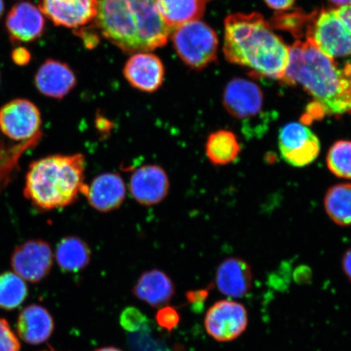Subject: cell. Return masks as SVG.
<instances>
[{"instance_id":"5b68a950","label":"cell","mask_w":351,"mask_h":351,"mask_svg":"<svg viewBox=\"0 0 351 351\" xmlns=\"http://www.w3.org/2000/svg\"><path fill=\"white\" fill-rule=\"evenodd\" d=\"M173 45L183 62L202 69L217 59V33L204 22L197 20L174 28Z\"/></svg>"},{"instance_id":"d590c367","label":"cell","mask_w":351,"mask_h":351,"mask_svg":"<svg viewBox=\"0 0 351 351\" xmlns=\"http://www.w3.org/2000/svg\"><path fill=\"white\" fill-rule=\"evenodd\" d=\"M343 71L345 76L348 79L350 82V85L351 86V62L346 63L345 64L344 69L342 70Z\"/></svg>"},{"instance_id":"4fadbf2b","label":"cell","mask_w":351,"mask_h":351,"mask_svg":"<svg viewBox=\"0 0 351 351\" xmlns=\"http://www.w3.org/2000/svg\"><path fill=\"white\" fill-rule=\"evenodd\" d=\"M98 0H41L39 10L56 25L79 28L95 19Z\"/></svg>"},{"instance_id":"3957f363","label":"cell","mask_w":351,"mask_h":351,"mask_svg":"<svg viewBox=\"0 0 351 351\" xmlns=\"http://www.w3.org/2000/svg\"><path fill=\"white\" fill-rule=\"evenodd\" d=\"M285 84H300L328 116L351 113V86L335 60L313 40L297 41L289 47Z\"/></svg>"},{"instance_id":"f1b7e54d","label":"cell","mask_w":351,"mask_h":351,"mask_svg":"<svg viewBox=\"0 0 351 351\" xmlns=\"http://www.w3.org/2000/svg\"><path fill=\"white\" fill-rule=\"evenodd\" d=\"M20 343L5 319H0V351H20Z\"/></svg>"},{"instance_id":"277c9868","label":"cell","mask_w":351,"mask_h":351,"mask_svg":"<svg viewBox=\"0 0 351 351\" xmlns=\"http://www.w3.org/2000/svg\"><path fill=\"white\" fill-rule=\"evenodd\" d=\"M85 172L86 158L82 154L42 158L29 166L24 195L39 209L67 207L82 194Z\"/></svg>"},{"instance_id":"cb8c5ba5","label":"cell","mask_w":351,"mask_h":351,"mask_svg":"<svg viewBox=\"0 0 351 351\" xmlns=\"http://www.w3.org/2000/svg\"><path fill=\"white\" fill-rule=\"evenodd\" d=\"M328 216L340 226H351V184H339L328 189L324 197Z\"/></svg>"},{"instance_id":"4dcf8cb0","label":"cell","mask_w":351,"mask_h":351,"mask_svg":"<svg viewBox=\"0 0 351 351\" xmlns=\"http://www.w3.org/2000/svg\"><path fill=\"white\" fill-rule=\"evenodd\" d=\"M265 2L273 10L285 12L291 10L295 0H265Z\"/></svg>"},{"instance_id":"5bb4252c","label":"cell","mask_w":351,"mask_h":351,"mask_svg":"<svg viewBox=\"0 0 351 351\" xmlns=\"http://www.w3.org/2000/svg\"><path fill=\"white\" fill-rule=\"evenodd\" d=\"M82 194L86 195L92 208L108 213L120 208L126 197V186L120 174L105 173L92 180L90 185L83 186Z\"/></svg>"},{"instance_id":"8d00e7d4","label":"cell","mask_w":351,"mask_h":351,"mask_svg":"<svg viewBox=\"0 0 351 351\" xmlns=\"http://www.w3.org/2000/svg\"><path fill=\"white\" fill-rule=\"evenodd\" d=\"M95 351H122L120 349H117L115 348H101L99 350H95Z\"/></svg>"},{"instance_id":"d6a6232c","label":"cell","mask_w":351,"mask_h":351,"mask_svg":"<svg viewBox=\"0 0 351 351\" xmlns=\"http://www.w3.org/2000/svg\"><path fill=\"white\" fill-rule=\"evenodd\" d=\"M337 13L351 35V4L350 5L341 6L339 10H337Z\"/></svg>"},{"instance_id":"603a6c76","label":"cell","mask_w":351,"mask_h":351,"mask_svg":"<svg viewBox=\"0 0 351 351\" xmlns=\"http://www.w3.org/2000/svg\"><path fill=\"white\" fill-rule=\"evenodd\" d=\"M208 159L214 165H227L239 156L241 146L232 132L219 130L210 134L205 144Z\"/></svg>"},{"instance_id":"74e56055","label":"cell","mask_w":351,"mask_h":351,"mask_svg":"<svg viewBox=\"0 0 351 351\" xmlns=\"http://www.w3.org/2000/svg\"><path fill=\"white\" fill-rule=\"evenodd\" d=\"M4 12V5L3 0H0V19H1Z\"/></svg>"},{"instance_id":"ba28073f","label":"cell","mask_w":351,"mask_h":351,"mask_svg":"<svg viewBox=\"0 0 351 351\" xmlns=\"http://www.w3.org/2000/svg\"><path fill=\"white\" fill-rule=\"evenodd\" d=\"M278 143L283 159L298 168L313 163L320 152L317 136L302 123L284 125L280 130Z\"/></svg>"},{"instance_id":"8fae6325","label":"cell","mask_w":351,"mask_h":351,"mask_svg":"<svg viewBox=\"0 0 351 351\" xmlns=\"http://www.w3.org/2000/svg\"><path fill=\"white\" fill-rule=\"evenodd\" d=\"M223 105L236 119L251 120L262 111L263 94L256 83L244 78H234L223 90Z\"/></svg>"},{"instance_id":"484cf974","label":"cell","mask_w":351,"mask_h":351,"mask_svg":"<svg viewBox=\"0 0 351 351\" xmlns=\"http://www.w3.org/2000/svg\"><path fill=\"white\" fill-rule=\"evenodd\" d=\"M41 138L38 137L14 146L0 144V193L12 181L13 176L19 170V159L22 154L34 147Z\"/></svg>"},{"instance_id":"4316f807","label":"cell","mask_w":351,"mask_h":351,"mask_svg":"<svg viewBox=\"0 0 351 351\" xmlns=\"http://www.w3.org/2000/svg\"><path fill=\"white\" fill-rule=\"evenodd\" d=\"M27 287L15 273L0 275V307L12 310L16 308L27 296Z\"/></svg>"},{"instance_id":"1f68e13d","label":"cell","mask_w":351,"mask_h":351,"mask_svg":"<svg viewBox=\"0 0 351 351\" xmlns=\"http://www.w3.org/2000/svg\"><path fill=\"white\" fill-rule=\"evenodd\" d=\"M12 60L16 64L25 65L28 64L30 60L29 52L24 47L16 48V49L13 51Z\"/></svg>"},{"instance_id":"6da1fadb","label":"cell","mask_w":351,"mask_h":351,"mask_svg":"<svg viewBox=\"0 0 351 351\" xmlns=\"http://www.w3.org/2000/svg\"><path fill=\"white\" fill-rule=\"evenodd\" d=\"M223 51L230 63L251 69L253 75L284 82L289 47L260 13L226 17Z\"/></svg>"},{"instance_id":"836d02e7","label":"cell","mask_w":351,"mask_h":351,"mask_svg":"<svg viewBox=\"0 0 351 351\" xmlns=\"http://www.w3.org/2000/svg\"><path fill=\"white\" fill-rule=\"evenodd\" d=\"M342 269H343L346 278L351 282V248L343 254L341 260Z\"/></svg>"},{"instance_id":"2e32d148","label":"cell","mask_w":351,"mask_h":351,"mask_svg":"<svg viewBox=\"0 0 351 351\" xmlns=\"http://www.w3.org/2000/svg\"><path fill=\"white\" fill-rule=\"evenodd\" d=\"M6 26L13 42L28 43L41 36L45 21L39 8L29 2H21L8 12Z\"/></svg>"},{"instance_id":"44dd1931","label":"cell","mask_w":351,"mask_h":351,"mask_svg":"<svg viewBox=\"0 0 351 351\" xmlns=\"http://www.w3.org/2000/svg\"><path fill=\"white\" fill-rule=\"evenodd\" d=\"M210 0H156L162 19L170 29L197 21L204 16Z\"/></svg>"},{"instance_id":"52a82bcc","label":"cell","mask_w":351,"mask_h":351,"mask_svg":"<svg viewBox=\"0 0 351 351\" xmlns=\"http://www.w3.org/2000/svg\"><path fill=\"white\" fill-rule=\"evenodd\" d=\"M320 51L335 58L351 56V35L336 10L318 11L308 37Z\"/></svg>"},{"instance_id":"7402d4cb","label":"cell","mask_w":351,"mask_h":351,"mask_svg":"<svg viewBox=\"0 0 351 351\" xmlns=\"http://www.w3.org/2000/svg\"><path fill=\"white\" fill-rule=\"evenodd\" d=\"M91 252L86 241L75 236L64 238L57 245L56 260L61 269L77 273L84 269L90 261Z\"/></svg>"},{"instance_id":"9a60e30c","label":"cell","mask_w":351,"mask_h":351,"mask_svg":"<svg viewBox=\"0 0 351 351\" xmlns=\"http://www.w3.org/2000/svg\"><path fill=\"white\" fill-rule=\"evenodd\" d=\"M124 75L135 89L152 93L163 84L164 64L157 56L149 52H139L127 61Z\"/></svg>"},{"instance_id":"e0dca14e","label":"cell","mask_w":351,"mask_h":351,"mask_svg":"<svg viewBox=\"0 0 351 351\" xmlns=\"http://www.w3.org/2000/svg\"><path fill=\"white\" fill-rule=\"evenodd\" d=\"M216 285L219 291L227 297L239 298L247 295L253 285L251 266L243 258H226L217 267Z\"/></svg>"},{"instance_id":"83f0119b","label":"cell","mask_w":351,"mask_h":351,"mask_svg":"<svg viewBox=\"0 0 351 351\" xmlns=\"http://www.w3.org/2000/svg\"><path fill=\"white\" fill-rule=\"evenodd\" d=\"M326 161L329 171L336 177L351 179V141L339 140L333 143Z\"/></svg>"},{"instance_id":"ac0fdd59","label":"cell","mask_w":351,"mask_h":351,"mask_svg":"<svg viewBox=\"0 0 351 351\" xmlns=\"http://www.w3.org/2000/svg\"><path fill=\"white\" fill-rule=\"evenodd\" d=\"M34 82L43 95L61 99L75 87L77 79L67 64L47 60L38 70Z\"/></svg>"},{"instance_id":"30bf717a","label":"cell","mask_w":351,"mask_h":351,"mask_svg":"<svg viewBox=\"0 0 351 351\" xmlns=\"http://www.w3.org/2000/svg\"><path fill=\"white\" fill-rule=\"evenodd\" d=\"M11 265L15 274L30 282H39L50 273L53 253L45 241L29 240L12 253Z\"/></svg>"},{"instance_id":"8992f818","label":"cell","mask_w":351,"mask_h":351,"mask_svg":"<svg viewBox=\"0 0 351 351\" xmlns=\"http://www.w3.org/2000/svg\"><path fill=\"white\" fill-rule=\"evenodd\" d=\"M39 109L27 99H16L0 109V130L16 142H28L42 137Z\"/></svg>"},{"instance_id":"7c38bea8","label":"cell","mask_w":351,"mask_h":351,"mask_svg":"<svg viewBox=\"0 0 351 351\" xmlns=\"http://www.w3.org/2000/svg\"><path fill=\"white\" fill-rule=\"evenodd\" d=\"M170 181L168 173L157 165H146L136 169L130 180V191L138 204L153 206L168 196Z\"/></svg>"},{"instance_id":"d4e9b609","label":"cell","mask_w":351,"mask_h":351,"mask_svg":"<svg viewBox=\"0 0 351 351\" xmlns=\"http://www.w3.org/2000/svg\"><path fill=\"white\" fill-rule=\"evenodd\" d=\"M318 12L305 13L301 10L276 13L269 23L271 28L287 30L298 38L308 37Z\"/></svg>"},{"instance_id":"f546056e","label":"cell","mask_w":351,"mask_h":351,"mask_svg":"<svg viewBox=\"0 0 351 351\" xmlns=\"http://www.w3.org/2000/svg\"><path fill=\"white\" fill-rule=\"evenodd\" d=\"M158 320H159L162 326L169 329L177 324L178 317L173 310L166 308L160 311V313L158 315Z\"/></svg>"},{"instance_id":"d6986e66","label":"cell","mask_w":351,"mask_h":351,"mask_svg":"<svg viewBox=\"0 0 351 351\" xmlns=\"http://www.w3.org/2000/svg\"><path fill=\"white\" fill-rule=\"evenodd\" d=\"M54 322L44 307L30 305L21 311L17 322V332L21 339L30 345L46 341L53 332Z\"/></svg>"},{"instance_id":"ffe728a7","label":"cell","mask_w":351,"mask_h":351,"mask_svg":"<svg viewBox=\"0 0 351 351\" xmlns=\"http://www.w3.org/2000/svg\"><path fill=\"white\" fill-rule=\"evenodd\" d=\"M174 285L164 271L153 269L140 276L134 293L138 300L152 306H160L168 302L174 295Z\"/></svg>"},{"instance_id":"7a4b0ae2","label":"cell","mask_w":351,"mask_h":351,"mask_svg":"<svg viewBox=\"0 0 351 351\" xmlns=\"http://www.w3.org/2000/svg\"><path fill=\"white\" fill-rule=\"evenodd\" d=\"M95 20L105 38L130 53L165 46L171 32L156 0H98Z\"/></svg>"},{"instance_id":"9c48e42d","label":"cell","mask_w":351,"mask_h":351,"mask_svg":"<svg viewBox=\"0 0 351 351\" xmlns=\"http://www.w3.org/2000/svg\"><path fill=\"white\" fill-rule=\"evenodd\" d=\"M206 331L221 342L238 339L247 329L248 313L240 302L221 300L210 307L204 319Z\"/></svg>"},{"instance_id":"e575fe53","label":"cell","mask_w":351,"mask_h":351,"mask_svg":"<svg viewBox=\"0 0 351 351\" xmlns=\"http://www.w3.org/2000/svg\"><path fill=\"white\" fill-rule=\"evenodd\" d=\"M328 1L335 4L336 6L350 5L351 0H328Z\"/></svg>"}]
</instances>
